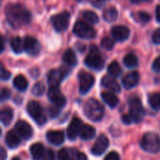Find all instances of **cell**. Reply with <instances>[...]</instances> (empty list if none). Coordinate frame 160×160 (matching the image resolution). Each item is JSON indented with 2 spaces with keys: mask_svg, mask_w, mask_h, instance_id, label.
Segmentation results:
<instances>
[{
  "mask_svg": "<svg viewBox=\"0 0 160 160\" xmlns=\"http://www.w3.org/2000/svg\"><path fill=\"white\" fill-rule=\"evenodd\" d=\"M138 20L141 22L146 23L151 20V16H150V14H148L146 12H139L138 13Z\"/></svg>",
  "mask_w": 160,
  "mask_h": 160,
  "instance_id": "8d00e7d4",
  "label": "cell"
},
{
  "mask_svg": "<svg viewBox=\"0 0 160 160\" xmlns=\"http://www.w3.org/2000/svg\"><path fill=\"white\" fill-rule=\"evenodd\" d=\"M10 47L15 53H20L23 49V42L19 37H14L10 40Z\"/></svg>",
  "mask_w": 160,
  "mask_h": 160,
  "instance_id": "f1b7e54d",
  "label": "cell"
},
{
  "mask_svg": "<svg viewBox=\"0 0 160 160\" xmlns=\"http://www.w3.org/2000/svg\"><path fill=\"white\" fill-rule=\"evenodd\" d=\"M49 112H50V115H51V117L55 118V117H57V115L59 114L60 109H58V108H56V107H54V106H53V107H51V108H50Z\"/></svg>",
  "mask_w": 160,
  "mask_h": 160,
  "instance_id": "b9f144b4",
  "label": "cell"
},
{
  "mask_svg": "<svg viewBox=\"0 0 160 160\" xmlns=\"http://www.w3.org/2000/svg\"><path fill=\"white\" fill-rule=\"evenodd\" d=\"M82 16H83V18L87 22H89L91 23H98V20H99L98 14L96 12H94V11H91V10H85V11H83L82 12Z\"/></svg>",
  "mask_w": 160,
  "mask_h": 160,
  "instance_id": "1f68e13d",
  "label": "cell"
},
{
  "mask_svg": "<svg viewBox=\"0 0 160 160\" xmlns=\"http://www.w3.org/2000/svg\"><path fill=\"white\" fill-rule=\"evenodd\" d=\"M83 112L85 116L94 122L100 121L104 115V107L103 105L95 98H90L86 101Z\"/></svg>",
  "mask_w": 160,
  "mask_h": 160,
  "instance_id": "7a4b0ae2",
  "label": "cell"
},
{
  "mask_svg": "<svg viewBox=\"0 0 160 160\" xmlns=\"http://www.w3.org/2000/svg\"><path fill=\"white\" fill-rule=\"evenodd\" d=\"M104 160H120V156L118 155L117 152L112 151V152H110V153L105 157Z\"/></svg>",
  "mask_w": 160,
  "mask_h": 160,
  "instance_id": "f35d334b",
  "label": "cell"
},
{
  "mask_svg": "<svg viewBox=\"0 0 160 160\" xmlns=\"http://www.w3.org/2000/svg\"><path fill=\"white\" fill-rule=\"evenodd\" d=\"M77 1H82V0H77Z\"/></svg>",
  "mask_w": 160,
  "mask_h": 160,
  "instance_id": "816d5d0a",
  "label": "cell"
},
{
  "mask_svg": "<svg viewBox=\"0 0 160 160\" xmlns=\"http://www.w3.org/2000/svg\"><path fill=\"white\" fill-rule=\"evenodd\" d=\"M101 98H102L103 101L112 109L115 108L119 103L118 97L114 93H112V92H103L101 94Z\"/></svg>",
  "mask_w": 160,
  "mask_h": 160,
  "instance_id": "44dd1931",
  "label": "cell"
},
{
  "mask_svg": "<svg viewBox=\"0 0 160 160\" xmlns=\"http://www.w3.org/2000/svg\"><path fill=\"white\" fill-rule=\"evenodd\" d=\"M101 46H102L105 50L110 51V50H112V49L113 48L114 42H113V40H112L111 38L105 37V38H103L102 40H101Z\"/></svg>",
  "mask_w": 160,
  "mask_h": 160,
  "instance_id": "e575fe53",
  "label": "cell"
},
{
  "mask_svg": "<svg viewBox=\"0 0 160 160\" xmlns=\"http://www.w3.org/2000/svg\"><path fill=\"white\" fill-rule=\"evenodd\" d=\"M46 138L48 140V142L55 146L61 145L64 141H65V134L62 131L59 130H51L48 131L46 134Z\"/></svg>",
  "mask_w": 160,
  "mask_h": 160,
  "instance_id": "d6986e66",
  "label": "cell"
},
{
  "mask_svg": "<svg viewBox=\"0 0 160 160\" xmlns=\"http://www.w3.org/2000/svg\"><path fill=\"white\" fill-rule=\"evenodd\" d=\"M9 77H10V72L8 71L7 69H5V68L2 66L1 67V79L3 81H7L9 79Z\"/></svg>",
  "mask_w": 160,
  "mask_h": 160,
  "instance_id": "60d3db41",
  "label": "cell"
},
{
  "mask_svg": "<svg viewBox=\"0 0 160 160\" xmlns=\"http://www.w3.org/2000/svg\"><path fill=\"white\" fill-rule=\"evenodd\" d=\"M83 125H82V122L81 119L77 118V117H74L68 128V130H67V135H68V138L70 140V141H74L81 133L82 131V128Z\"/></svg>",
  "mask_w": 160,
  "mask_h": 160,
  "instance_id": "5bb4252c",
  "label": "cell"
},
{
  "mask_svg": "<svg viewBox=\"0 0 160 160\" xmlns=\"http://www.w3.org/2000/svg\"><path fill=\"white\" fill-rule=\"evenodd\" d=\"M15 130L23 140H29L33 136V129L31 126L25 121H19L15 125Z\"/></svg>",
  "mask_w": 160,
  "mask_h": 160,
  "instance_id": "9a60e30c",
  "label": "cell"
},
{
  "mask_svg": "<svg viewBox=\"0 0 160 160\" xmlns=\"http://www.w3.org/2000/svg\"><path fill=\"white\" fill-rule=\"evenodd\" d=\"M129 115L131 116L133 123H140L145 114L144 108L140 98L133 96L129 98Z\"/></svg>",
  "mask_w": 160,
  "mask_h": 160,
  "instance_id": "5b68a950",
  "label": "cell"
},
{
  "mask_svg": "<svg viewBox=\"0 0 160 160\" xmlns=\"http://www.w3.org/2000/svg\"><path fill=\"white\" fill-rule=\"evenodd\" d=\"M1 122L4 126H8L13 120V112L9 108L3 109L0 113Z\"/></svg>",
  "mask_w": 160,
  "mask_h": 160,
  "instance_id": "484cf974",
  "label": "cell"
},
{
  "mask_svg": "<svg viewBox=\"0 0 160 160\" xmlns=\"http://www.w3.org/2000/svg\"><path fill=\"white\" fill-rule=\"evenodd\" d=\"M109 144H110L109 139L104 134H101L97 139L95 144L91 149V152L94 156H101L108 149Z\"/></svg>",
  "mask_w": 160,
  "mask_h": 160,
  "instance_id": "7c38bea8",
  "label": "cell"
},
{
  "mask_svg": "<svg viewBox=\"0 0 160 160\" xmlns=\"http://www.w3.org/2000/svg\"><path fill=\"white\" fill-rule=\"evenodd\" d=\"M63 61L70 67H75L77 65V57L72 49H68L63 54Z\"/></svg>",
  "mask_w": 160,
  "mask_h": 160,
  "instance_id": "d4e9b609",
  "label": "cell"
},
{
  "mask_svg": "<svg viewBox=\"0 0 160 160\" xmlns=\"http://www.w3.org/2000/svg\"><path fill=\"white\" fill-rule=\"evenodd\" d=\"M44 92H45V86H44V83L41 82H36L34 86L32 87V94L34 96H37V97L42 96Z\"/></svg>",
  "mask_w": 160,
  "mask_h": 160,
  "instance_id": "d6a6232c",
  "label": "cell"
},
{
  "mask_svg": "<svg viewBox=\"0 0 160 160\" xmlns=\"http://www.w3.org/2000/svg\"><path fill=\"white\" fill-rule=\"evenodd\" d=\"M90 2L92 3V5H93L94 7L99 8H101V7L104 6L106 0H90Z\"/></svg>",
  "mask_w": 160,
  "mask_h": 160,
  "instance_id": "f6af8a7d",
  "label": "cell"
},
{
  "mask_svg": "<svg viewBox=\"0 0 160 160\" xmlns=\"http://www.w3.org/2000/svg\"><path fill=\"white\" fill-rule=\"evenodd\" d=\"M85 65L94 69V70H101L104 68V59L100 54L98 47L92 45L90 48V52L85 58Z\"/></svg>",
  "mask_w": 160,
  "mask_h": 160,
  "instance_id": "277c9868",
  "label": "cell"
},
{
  "mask_svg": "<svg viewBox=\"0 0 160 160\" xmlns=\"http://www.w3.org/2000/svg\"><path fill=\"white\" fill-rule=\"evenodd\" d=\"M68 73H69V69H68L65 67H62L59 69L50 70L47 75L48 84L50 85V88L58 87L61 82L68 75Z\"/></svg>",
  "mask_w": 160,
  "mask_h": 160,
  "instance_id": "52a82bcc",
  "label": "cell"
},
{
  "mask_svg": "<svg viewBox=\"0 0 160 160\" xmlns=\"http://www.w3.org/2000/svg\"><path fill=\"white\" fill-rule=\"evenodd\" d=\"M13 85L18 91L24 92L28 87V82H27V80H26V78L24 76L18 75L13 80Z\"/></svg>",
  "mask_w": 160,
  "mask_h": 160,
  "instance_id": "cb8c5ba5",
  "label": "cell"
},
{
  "mask_svg": "<svg viewBox=\"0 0 160 160\" xmlns=\"http://www.w3.org/2000/svg\"><path fill=\"white\" fill-rule=\"evenodd\" d=\"M73 32L74 34L81 38H94L96 37V31L95 29L90 26L88 23L85 22H77L73 27Z\"/></svg>",
  "mask_w": 160,
  "mask_h": 160,
  "instance_id": "ba28073f",
  "label": "cell"
},
{
  "mask_svg": "<svg viewBox=\"0 0 160 160\" xmlns=\"http://www.w3.org/2000/svg\"><path fill=\"white\" fill-rule=\"evenodd\" d=\"M45 149L41 143H34L30 147V153L33 160H42L45 154Z\"/></svg>",
  "mask_w": 160,
  "mask_h": 160,
  "instance_id": "7402d4cb",
  "label": "cell"
},
{
  "mask_svg": "<svg viewBox=\"0 0 160 160\" xmlns=\"http://www.w3.org/2000/svg\"><path fill=\"white\" fill-rule=\"evenodd\" d=\"M124 64L128 68H135L138 66V58L136 57V55L132 53H128L124 58Z\"/></svg>",
  "mask_w": 160,
  "mask_h": 160,
  "instance_id": "4dcf8cb0",
  "label": "cell"
},
{
  "mask_svg": "<svg viewBox=\"0 0 160 160\" xmlns=\"http://www.w3.org/2000/svg\"><path fill=\"white\" fill-rule=\"evenodd\" d=\"M141 147L145 152L151 154L158 153L160 151V137L154 132L145 133L142 138Z\"/></svg>",
  "mask_w": 160,
  "mask_h": 160,
  "instance_id": "3957f363",
  "label": "cell"
},
{
  "mask_svg": "<svg viewBox=\"0 0 160 160\" xmlns=\"http://www.w3.org/2000/svg\"><path fill=\"white\" fill-rule=\"evenodd\" d=\"M10 98V91L8 88H3L1 90V100L5 101Z\"/></svg>",
  "mask_w": 160,
  "mask_h": 160,
  "instance_id": "ab89813d",
  "label": "cell"
},
{
  "mask_svg": "<svg viewBox=\"0 0 160 160\" xmlns=\"http://www.w3.org/2000/svg\"><path fill=\"white\" fill-rule=\"evenodd\" d=\"M153 41L156 44H160V28H158L153 35Z\"/></svg>",
  "mask_w": 160,
  "mask_h": 160,
  "instance_id": "7bdbcfd3",
  "label": "cell"
},
{
  "mask_svg": "<svg viewBox=\"0 0 160 160\" xmlns=\"http://www.w3.org/2000/svg\"><path fill=\"white\" fill-rule=\"evenodd\" d=\"M42 160H55V156H54V152L52 149H47L45 151V154L43 156Z\"/></svg>",
  "mask_w": 160,
  "mask_h": 160,
  "instance_id": "74e56055",
  "label": "cell"
},
{
  "mask_svg": "<svg viewBox=\"0 0 160 160\" xmlns=\"http://www.w3.org/2000/svg\"><path fill=\"white\" fill-rule=\"evenodd\" d=\"M70 16L68 12H62L52 17V23L57 32H63L68 29L69 25Z\"/></svg>",
  "mask_w": 160,
  "mask_h": 160,
  "instance_id": "9c48e42d",
  "label": "cell"
},
{
  "mask_svg": "<svg viewBox=\"0 0 160 160\" xmlns=\"http://www.w3.org/2000/svg\"><path fill=\"white\" fill-rule=\"evenodd\" d=\"M5 142L8 148L14 149V148H17L19 146V144L21 143V137L19 136V134L16 132L15 129L10 130L7 133Z\"/></svg>",
  "mask_w": 160,
  "mask_h": 160,
  "instance_id": "ffe728a7",
  "label": "cell"
},
{
  "mask_svg": "<svg viewBox=\"0 0 160 160\" xmlns=\"http://www.w3.org/2000/svg\"><path fill=\"white\" fill-rule=\"evenodd\" d=\"M145 1H147V0H131V2L134 3V4H139V3H142V2H145Z\"/></svg>",
  "mask_w": 160,
  "mask_h": 160,
  "instance_id": "681fc988",
  "label": "cell"
},
{
  "mask_svg": "<svg viewBox=\"0 0 160 160\" xmlns=\"http://www.w3.org/2000/svg\"><path fill=\"white\" fill-rule=\"evenodd\" d=\"M122 121L126 125H130V124L133 123V120H132V118H131V116L129 114H124L122 116Z\"/></svg>",
  "mask_w": 160,
  "mask_h": 160,
  "instance_id": "bcb514c9",
  "label": "cell"
},
{
  "mask_svg": "<svg viewBox=\"0 0 160 160\" xmlns=\"http://www.w3.org/2000/svg\"><path fill=\"white\" fill-rule=\"evenodd\" d=\"M23 50L30 55H38L40 52L39 42L33 37H26L23 39Z\"/></svg>",
  "mask_w": 160,
  "mask_h": 160,
  "instance_id": "4fadbf2b",
  "label": "cell"
},
{
  "mask_svg": "<svg viewBox=\"0 0 160 160\" xmlns=\"http://www.w3.org/2000/svg\"><path fill=\"white\" fill-rule=\"evenodd\" d=\"M6 17L8 23L14 28L23 26L29 23L31 20L30 12L23 6L19 4H11L7 6Z\"/></svg>",
  "mask_w": 160,
  "mask_h": 160,
  "instance_id": "6da1fadb",
  "label": "cell"
},
{
  "mask_svg": "<svg viewBox=\"0 0 160 160\" xmlns=\"http://www.w3.org/2000/svg\"><path fill=\"white\" fill-rule=\"evenodd\" d=\"M69 154H70V159L71 160H87V157L83 153H82L76 149H70Z\"/></svg>",
  "mask_w": 160,
  "mask_h": 160,
  "instance_id": "836d02e7",
  "label": "cell"
},
{
  "mask_svg": "<svg viewBox=\"0 0 160 160\" xmlns=\"http://www.w3.org/2000/svg\"><path fill=\"white\" fill-rule=\"evenodd\" d=\"M153 69H154V71H156V72H159L160 73V56H158L155 61H154V63H153Z\"/></svg>",
  "mask_w": 160,
  "mask_h": 160,
  "instance_id": "ee69618b",
  "label": "cell"
},
{
  "mask_svg": "<svg viewBox=\"0 0 160 160\" xmlns=\"http://www.w3.org/2000/svg\"><path fill=\"white\" fill-rule=\"evenodd\" d=\"M79 82H80V93L82 95H86L93 87L95 83V78L92 74L85 71H81L79 73Z\"/></svg>",
  "mask_w": 160,
  "mask_h": 160,
  "instance_id": "30bf717a",
  "label": "cell"
},
{
  "mask_svg": "<svg viewBox=\"0 0 160 160\" xmlns=\"http://www.w3.org/2000/svg\"><path fill=\"white\" fill-rule=\"evenodd\" d=\"M150 107L155 111H160V93H154L148 98Z\"/></svg>",
  "mask_w": 160,
  "mask_h": 160,
  "instance_id": "83f0119b",
  "label": "cell"
},
{
  "mask_svg": "<svg viewBox=\"0 0 160 160\" xmlns=\"http://www.w3.org/2000/svg\"><path fill=\"white\" fill-rule=\"evenodd\" d=\"M122 69L119 66V64L117 62H112L109 67H108V73L110 76L113 77V78H117L121 75Z\"/></svg>",
  "mask_w": 160,
  "mask_h": 160,
  "instance_id": "f546056e",
  "label": "cell"
},
{
  "mask_svg": "<svg viewBox=\"0 0 160 160\" xmlns=\"http://www.w3.org/2000/svg\"><path fill=\"white\" fill-rule=\"evenodd\" d=\"M156 18H157V21L160 22V5H158L156 8Z\"/></svg>",
  "mask_w": 160,
  "mask_h": 160,
  "instance_id": "c3c4849f",
  "label": "cell"
},
{
  "mask_svg": "<svg viewBox=\"0 0 160 160\" xmlns=\"http://www.w3.org/2000/svg\"><path fill=\"white\" fill-rule=\"evenodd\" d=\"M57 158L58 160H71L70 159V154H69V150L63 148L58 152L57 155Z\"/></svg>",
  "mask_w": 160,
  "mask_h": 160,
  "instance_id": "d590c367",
  "label": "cell"
},
{
  "mask_svg": "<svg viewBox=\"0 0 160 160\" xmlns=\"http://www.w3.org/2000/svg\"><path fill=\"white\" fill-rule=\"evenodd\" d=\"M1 153H0V160H6L7 158V153H6V150L2 147L0 149Z\"/></svg>",
  "mask_w": 160,
  "mask_h": 160,
  "instance_id": "7dc6e473",
  "label": "cell"
},
{
  "mask_svg": "<svg viewBox=\"0 0 160 160\" xmlns=\"http://www.w3.org/2000/svg\"><path fill=\"white\" fill-rule=\"evenodd\" d=\"M117 17H118V11L114 7H110L106 8L103 13V19L108 22H114L117 19Z\"/></svg>",
  "mask_w": 160,
  "mask_h": 160,
  "instance_id": "4316f807",
  "label": "cell"
},
{
  "mask_svg": "<svg viewBox=\"0 0 160 160\" xmlns=\"http://www.w3.org/2000/svg\"><path fill=\"white\" fill-rule=\"evenodd\" d=\"M112 38L118 41H125L129 38L130 31L127 26L124 25H115L112 28Z\"/></svg>",
  "mask_w": 160,
  "mask_h": 160,
  "instance_id": "2e32d148",
  "label": "cell"
},
{
  "mask_svg": "<svg viewBox=\"0 0 160 160\" xmlns=\"http://www.w3.org/2000/svg\"><path fill=\"white\" fill-rule=\"evenodd\" d=\"M80 137L82 140L84 141H89L92 140L96 137V129L92 126L89 125H83L82 131L80 133Z\"/></svg>",
  "mask_w": 160,
  "mask_h": 160,
  "instance_id": "603a6c76",
  "label": "cell"
},
{
  "mask_svg": "<svg viewBox=\"0 0 160 160\" xmlns=\"http://www.w3.org/2000/svg\"><path fill=\"white\" fill-rule=\"evenodd\" d=\"M101 85L108 89L112 93H120L121 92V86L118 83V82L115 80V78L112 76H104L101 80Z\"/></svg>",
  "mask_w": 160,
  "mask_h": 160,
  "instance_id": "e0dca14e",
  "label": "cell"
},
{
  "mask_svg": "<svg viewBox=\"0 0 160 160\" xmlns=\"http://www.w3.org/2000/svg\"><path fill=\"white\" fill-rule=\"evenodd\" d=\"M139 82H140V74L137 71H133L127 74L122 80L123 85L126 89H132L136 87Z\"/></svg>",
  "mask_w": 160,
  "mask_h": 160,
  "instance_id": "ac0fdd59",
  "label": "cell"
},
{
  "mask_svg": "<svg viewBox=\"0 0 160 160\" xmlns=\"http://www.w3.org/2000/svg\"><path fill=\"white\" fill-rule=\"evenodd\" d=\"M26 111H27L28 114L31 116V118L38 125L42 126L46 123V121H47L46 115H45L41 106L37 101H34V100L29 101L26 106Z\"/></svg>",
  "mask_w": 160,
  "mask_h": 160,
  "instance_id": "8992f818",
  "label": "cell"
},
{
  "mask_svg": "<svg viewBox=\"0 0 160 160\" xmlns=\"http://www.w3.org/2000/svg\"><path fill=\"white\" fill-rule=\"evenodd\" d=\"M11 160H21V159H20L19 158H17V157H15V158H12V159H11Z\"/></svg>",
  "mask_w": 160,
  "mask_h": 160,
  "instance_id": "f907efd6",
  "label": "cell"
},
{
  "mask_svg": "<svg viewBox=\"0 0 160 160\" xmlns=\"http://www.w3.org/2000/svg\"><path fill=\"white\" fill-rule=\"evenodd\" d=\"M48 98L52 105L58 109H62L67 104V99L65 96L60 92L59 88H50L48 92Z\"/></svg>",
  "mask_w": 160,
  "mask_h": 160,
  "instance_id": "8fae6325",
  "label": "cell"
}]
</instances>
